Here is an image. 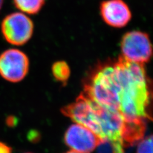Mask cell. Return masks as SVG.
Masks as SVG:
<instances>
[{
  "label": "cell",
  "instance_id": "obj_1",
  "mask_svg": "<svg viewBox=\"0 0 153 153\" xmlns=\"http://www.w3.org/2000/svg\"><path fill=\"white\" fill-rule=\"evenodd\" d=\"M84 89L93 101L120 114L134 140H140L153 119V82L143 65L121 56L100 62L88 74Z\"/></svg>",
  "mask_w": 153,
  "mask_h": 153
},
{
  "label": "cell",
  "instance_id": "obj_2",
  "mask_svg": "<svg viewBox=\"0 0 153 153\" xmlns=\"http://www.w3.org/2000/svg\"><path fill=\"white\" fill-rule=\"evenodd\" d=\"M61 111L76 123L90 129L102 142L111 143L114 153H125L124 149L135 143L130 128L120 114L101 106L83 93L75 102Z\"/></svg>",
  "mask_w": 153,
  "mask_h": 153
},
{
  "label": "cell",
  "instance_id": "obj_3",
  "mask_svg": "<svg viewBox=\"0 0 153 153\" xmlns=\"http://www.w3.org/2000/svg\"><path fill=\"white\" fill-rule=\"evenodd\" d=\"M0 30L4 40L13 46H22L31 39L35 25L28 15L21 12L8 14L1 22Z\"/></svg>",
  "mask_w": 153,
  "mask_h": 153
},
{
  "label": "cell",
  "instance_id": "obj_4",
  "mask_svg": "<svg viewBox=\"0 0 153 153\" xmlns=\"http://www.w3.org/2000/svg\"><path fill=\"white\" fill-rule=\"evenodd\" d=\"M120 47L121 56L133 63L144 65L153 57V45L145 32L133 30L126 33L122 37Z\"/></svg>",
  "mask_w": 153,
  "mask_h": 153
},
{
  "label": "cell",
  "instance_id": "obj_5",
  "mask_svg": "<svg viewBox=\"0 0 153 153\" xmlns=\"http://www.w3.org/2000/svg\"><path fill=\"white\" fill-rule=\"evenodd\" d=\"M30 67L27 55L20 49L10 48L0 54V76L7 82H21L28 74Z\"/></svg>",
  "mask_w": 153,
  "mask_h": 153
},
{
  "label": "cell",
  "instance_id": "obj_6",
  "mask_svg": "<svg viewBox=\"0 0 153 153\" xmlns=\"http://www.w3.org/2000/svg\"><path fill=\"white\" fill-rule=\"evenodd\" d=\"M64 139L71 151L80 153L91 152L102 142L93 131L79 123L74 124L68 128Z\"/></svg>",
  "mask_w": 153,
  "mask_h": 153
},
{
  "label": "cell",
  "instance_id": "obj_7",
  "mask_svg": "<svg viewBox=\"0 0 153 153\" xmlns=\"http://www.w3.org/2000/svg\"><path fill=\"white\" fill-rule=\"evenodd\" d=\"M100 12L103 21L107 25L121 28L131 19V12L123 0H105L100 4Z\"/></svg>",
  "mask_w": 153,
  "mask_h": 153
},
{
  "label": "cell",
  "instance_id": "obj_8",
  "mask_svg": "<svg viewBox=\"0 0 153 153\" xmlns=\"http://www.w3.org/2000/svg\"><path fill=\"white\" fill-rule=\"evenodd\" d=\"M13 5L19 12L28 16L36 15L45 3V0H12Z\"/></svg>",
  "mask_w": 153,
  "mask_h": 153
},
{
  "label": "cell",
  "instance_id": "obj_9",
  "mask_svg": "<svg viewBox=\"0 0 153 153\" xmlns=\"http://www.w3.org/2000/svg\"><path fill=\"white\" fill-rule=\"evenodd\" d=\"M52 74L57 82L65 83L70 76V68L65 61H56L51 67Z\"/></svg>",
  "mask_w": 153,
  "mask_h": 153
},
{
  "label": "cell",
  "instance_id": "obj_10",
  "mask_svg": "<svg viewBox=\"0 0 153 153\" xmlns=\"http://www.w3.org/2000/svg\"><path fill=\"white\" fill-rule=\"evenodd\" d=\"M137 153H153V135L139 140Z\"/></svg>",
  "mask_w": 153,
  "mask_h": 153
},
{
  "label": "cell",
  "instance_id": "obj_11",
  "mask_svg": "<svg viewBox=\"0 0 153 153\" xmlns=\"http://www.w3.org/2000/svg\"><path fill=\"white\" fill-rule=\"evenodd\" d=\"M0 153H12V148L7 143L0 141Z\"/></svg>",
  "mask_w": 153,
  "mask_h": 153
},
{
  "label": "cell",
  "instance_id": "obj_12",
  "mask_svg": "<svg viewBox=\"0 0 153 153\" xmlns=\"http://www.w3.org/2000/svg\"><path fill=\"white\" fill-rule=\"evenodd\" d=\"M17 123V119L15 116H10L6 119V124L9 127H14Z\"/></svg>",
  "mask_w": 153,
  "mask_h": 153
},
{
  "label": "cell",
  "instance_id": "obj_13",
  "mask_svg": "<svg viewBox=\"0 0 153 153\" xmlns=\"http://www.w3.org/2000/svg\"><path fill=\"white\" fill-rule=\"evenodd\" d=\"M3 3H4V0H0V12H1L2 7L3 6Z\"/></svg>",
  "mask_w": 153,
  "mask_h": 153
},
{
  "label": "cell",
  "instance_id": "obj_14",
  "mask_svg": "<svg viewBox=\"0 0 153 153\" xmlns=\"http://www.w3.org/2000/svg\"><path fill=\"white\" fill-rule=\"evenodd\" d=\"M65 153H80V152H75V151H71L67 152H65Z\"/></svg>",
  "mask_w": 153,
  "mask_h": 153
},
{
  "label": "cell",
  "instance_id": "obj_15",
  "mask_svg": "<svg viewBox=\"0 0 153 153\" xmlns=\"http://www.w3.org/2000/svg\"><path fill=\"white\" fill-rule=\"evenodd\" d=\"M26 153H31V152H26Z\"/></svg>",
  "mask_w": 153,
  "mask_h": 153
}]
</instances>
